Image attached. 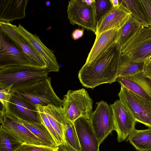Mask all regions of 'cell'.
<instances>
[{
  "label": "cell",
  "mask_w": 151,
  "mask_h": 151,
  "mask_svg": "<svg viewBox=\"0 0 151 151\" xmlns=\"http://www.w3.org/2000/svg\"><path fill=\"white\" fill-rule=\"evenodd\" d=\"M112 110L114 129L119 142L125 140L133 132L137 122L132 114L121 102L117 100L110 105Z\"/></svg>",
  "instance_id": "8fae6325"
},
{
  "label": "cell",
  "mask_w": 151,
  "mask_h": 151,
  "mask_svg": "<svg viewBox=\"0 0 151 151\" xmlns=\"http://www.w3.org/2000/svg\"><path fill=\"white\" fill-rule=\"evenodd\" d=\"M21 65L38 66L12 39L0 29V69Z\"/></svg>",
  "instance_id": "ba28073f"
},
{
  "label": "cell",
  "mask_w": 151,
  "mask_h": 151,
  "mask_svg": "<svg viewBox=\"0 0 151 151\" xmlns=\"http://www.w3.org/2000/svg\"><path fill=\"white\" fill-rule=\"evenodd\" d=\"M49 70L38 66L15 65L0 69V88L10 91L24 89L47 77Z\"/></svg>",
  "instance_id": "7a4b0ae2"
},
{
  "label": "cell",
  "mask_w": 151,
  "mask_h": 151,
  "mask_svg": "<svg viewBox=\"0 0 151 151\" xmlns=\"http://www.w3.org/2000/svg\"><path fill=\"white\" fill-rule=\"evenodd\" d=\"M28 0H0V21L10 22L25 17Z\"/></svg>",
  "instance_id": "d6986e66"
},
{
  "label": "cell",
  "mask_w": 151,
  "mask_h": 151,
  "mask_svg": "<svg viewBox=\"0 0 151 151\" xmlns=\"http://www.w3.org/2000/svg\"><path fill=\"white\" fill-rule=\"evenodd\" d=\"M117 80L121 86L151 101V78L143 71Z\"/></svg>",
  "instance_id": "e0dca14e"
},
{
  "label": "cell",
  "mask_w": 151,
  "mask_h": 151,
  "mask_svg": "<svg viewBox=\"0 0 151 151\" xmlns=\"http://www.w3.org/2000/svg\"><path fill=\"white\" fill-rule=\"evenodd\" d=\"M14 151H59V147H52L23 143Z\"/></svg>",
  "instance_id": "f546056e"
},
{
  "label": "cell",
  "mask_w": 151,
  "mask_h": 151,
  "mask_svg": "<svg viewBox=\"0 0 151 151\" xmlns=\"http://www.w3.org/2000/svg\"><path fill=\"white\" fill-rule=\"evenodd\" d=\"M145 63L144 62L134 63L128 57L121 53L118 77L128 76L143 71Z\"/></svg>",
  "instance_id": "d4e9b609"
},
{
  "label": "cell",
  "mask_w": 151,
  "mask_h": 151,
  "mask_svg": "<svg viewBox=\"0 0 151 151\" xmlns=\"http://www.w3.org/2000/svg\"><path fill=\"white\" fill-rule=\"evenodd\" d=\"M35 106L38 118L40 122L48 130L55 141L57 146L59 147L61 145L64 143L50 123L45 112L43 106L38 104L36 105Z\"/></svg>",
  "instance_id": "83f0119b"
},
{
  "label": "cell",
  "mask_w": 151,
  "mask_h": 151,
  "mask_svg": "<svg viewBox=\"0 0 151 151\" xmlns=\"http://www.w3.org/2000/svg\"><path fill=\"white\" fill-rule=\"evenodd\" d=\"M0 126L23 144L46 146L42 141L8 111L0 112Z\"/></svg>",
  "instance_id": "30bf717a"
},
{
  "label": "cell",
  "mask_w": 151,
  "mask_h": 151,
  "mask_svg": "<svg viewBox=\"0 0 151 151\" xmlns=\"http://www.w3.org/2000/svg\"><path fill=\"white\" fill-rule=\"evenodd\" d=\"M43 106L51 125L64 143L65 141L63 123L65 116L62 107L51 104Z\"/></svg>",
  "instance_id": "ffe728a7"
},
{
  "label": "cell",
  "mask_w": 151,
  "mask_h": 151,
  "mask_svg": "<svg viewBox=\"0 0 151 151\" xmlns=\"http://www.w3.org/2000/svg\"><path fill=\"white\" fill-rule=\"evenodd\" d=\"M76 132L80 151H99L100 144L88 119L83 117L73 123Z\"/></svg>",
  "instance_id": "2e32d148"
},
{
  "label": "cell",
  "mask_w": 151,
  "mask_h": 151,
  "mask_svg": "<svg viewBox=\"0 0 151 151\" xmlns=\"http://www.w3.org/2000/svg\"><path fill=\"white\" fill-rule=\"evenodd\" d=\"M63 101L62 108L68 119L74 123L81 117L89 119L93 112V101L85 89L68 90Z\"/></svg>",
  "instance_id": "277c9868"
},
{
  "label": "cell",
  "mask_w": 151,
  "mask_h": 151,
  "mask_svg": "<svg viewBox=\"0 0 151 151\" xmlns=\"http://www.w3.org/2000/svg\"><path fill=\"white\" fill-rule=\"evenodd\" d=\"M95 0H71L67 7L68 17L72 25H77L82 29L95 34L97 22Z\"/></svg>",
  "instance_id": "5b68a950"
},
{
  "label": "cell",
  "mask_w": 151,
  "mask_h": 151,
  "mask_svg": "<svg viewBox=\"0 0 151 151\" xmlns=\"http://www.w3.org/2000/svg\"><path fill=\"white\" fill-rule=\"evenodd\" d=\"M95 6L97 23L113 7L110 0H95Z\"/></svg>",
  "instance_id": "f1b7e54d"
},
{
  "label": "cell",
  "mask_w": 151,
  "mask_h": 151,
  "mask_svg": "<svg viewBox=\"0 0 151 151\" xmlns=\"http://www.w3.org/2000/svg\"><path fill=\"white\" fill-rule=\"evenodd\" d=\"M11 92L8 111L23 120L40 122L38 118L36 106Z\"/></svg>",
  "instance_id": "ac0fdd59"
},
{
  "label": "cell",
  "mask_w": 151,
  "mask_h": 151,
  "mask_svg": "<svg viewBox=\"0 0 151 151\" xmlns=\"http://www.w3.org/2000/svg\"><path fill=\"white\" fill-rule=\"evenodd\" d=\"M131 12V16L140 22L145 27L151 26L147 12L141 0H121Z\"/></svg>",
  "instance_id": "603a6c76"
},
{
  "label": "cell",
  "mask_w": 151,
  "mask_h": 151,
  "mask_svg": "<svg viewBox=\"0 0 151 151\" xmlns=\"http://www.w3.org/2000/svg\"><path fill=\"white\" fill-rule=\"evenodd\" d=\"M118 96L136 122L151 127V101L122 86Z\"/></svg>",
  "instance_id": "52a82bcc"
},
{
  "label": "cell",
  "mask_w": 151,
  "mask_h": 151,
  "mask_svg": "<svg viewBox=\"0 0 151 151\" xmlns=\"http://www.w3.org/2000/svg\"><path fill=\"white\" fill-rule=\"evenodd\" d=\"M46 4L47 6H49L50 4V2H48V1H47L46 3Z\"/></svg>",
  "instance_id": "8d00e7d4"
},
{
  "label": "cell",
  "mask_w": 151,
  "mask_h": 151,
  "mask_svg": "<svg viewBox=\"0 0 151 151\" xmlns=\"http://www.w3.org/2000/svg\"><path fill=\"white\" fill-rule=\"evenodd\" d=\"M63 124L65 142L77 150L80 151L79 142L73 123L68 119L65 116Z\"/></svg>",
  "instance_id": "4316f807"
},
{
  "label": "cell",
  "mask_w": 151,
  "mask_h": 151,
  "mask_svg": "<svg viewBox=\"0 0 151 151\" xmlns=\"http://www.w3.org/2000/svg\"><path fill=\"white\" fill-rule=\"evenodd\" d=\"M141 1L147 12L151 23V0H141Z\"/></svg>",
  "instance_id": "1f68e13d"
},
{
  "label": "cell",
  "mask_w": 151,
  "mask_h": 151,
  "mask_svg": "<svg viewBox=\"0 0 151 151\" xmlns=\"http://www.w3.org/2000/svg\"><path fill=\"white\" fill-rule=\"evenodd\" d=\"M127 141L139 151L151 149V127L144 130L135 129Z\"/></svg>",
  "instance_id": "cb8c5ba5"
},
{
  "label": "cell",
  "mask_w": 151,
  "mask_h": 151,
  "mask_svg": "<svg viewBox=\"0 0 151 151\" xmlns=\"http://www.w3.org/2000/svg\"><path fill=\"white\" fill-rule=\"evenodd\" d=\"M120 4L112 7L97 23L96 37L111 29H120L131 16V12L119 0Z\"/></svg>",
  "instance_id": "5bb4252c"
},
{
  "label": "cell",
  "mask_w": 151,
  "mask_h": 151,
  "mask_svg": "<svg viewBox=\"0 0 151 151\" xmlns=\"http://www.w3.org/2000/svg\"><path fill=\"white\" fill-rule=\"evenodd\" d=\"M97 107L88 119L100 144L114 129L112 110L104 101L97 102Z\"/></svg>",
  "instance_id": "9c48e42d"
},
{
  "label": "cell",
  "mask_w": 151,
  "mask_h": 151,
  "mask_svg": "<svg viewBox=\"0 0 151 151\" xmlns=\"http://www.w3.org/2000/svg\"><path fill=\"white\" fill-rule=\"evenodd\" d=\"M22 144L0 126V151H14Z\"/></svg>",
  "instance_id": "484cf974"
},
{
  "label": "cell",
  "mask_w": 151,
  "mask_h": 151,
  "mask_svg": "<svg viewBox=\"0 0 151 151\" xmlns=\"http://www.w3.org/2000/svg\"><path fill=\"white\" fill-rule=\"evenodd\" d=\"M121 54L117 44L90 66L83 65L78 74L80 83L86 88L93 89L103 84L115 82Z\"/></svg>",
  "instance_id": "6da1fadb"
},
{
  "label": "cell",
  "mask_w": 151,
  "mask_h": 151,
  "mask_svg": "<svg viewBox=\"0 0 151 151\" xmlns=\"http://www.w3.org/2000/svg\"><path fill=\"white\" fill-rule=\"evenodd\" d=\"M17 28L19 33L45 62L49 72L59 71L60 66L54 54V51L48 48L39 36L28 32L21 24H19Z\"/></svg>",
  "instance_id": "4fadbf2b"
},
{
  "label": "cell",
  "mask_w": 151,
  "mask_h": 151,
  "mask_svg": "<svg viewBox=\"0 0 151 151\" xmlns=\"http://www.w3.org/2000/svg\"><path fill=\"white\" fill-rule=\"evenodd\" d=\"M134 63L151 61V27H145L121 49Z\"/></svg>",
  "instance_id": "8992f818"
},
{
  "label": "cell",
  "mask_w": 151,
  "mask_h": 151,
  "mask_svg": "<svg viewBox=\"0 0 151 151\" xmlns=\"http://www.w3.org/2000/svg\"><path fill=\"white\" fill-rule=\"evenodd\" d=\"M143 72L147 76L151 78V61L145 63Z\"/></svg>",
  "instance_id": "e575fe53"
},
{
  "label": "cell",
  "mask_w": 151,
  "mask_h": 151,
  "mask_svg": "<svg viewBox=\"0 0 151 151\" xmlns=\"http://www.w3.org/2000/svg\"><path fill=\"white\" fill-rule=\"evenodd\" d=\"M110 1L113 7H117L120 4L119 0H110Z\"/></svg>",
  "instance_id": "d590c367"
},
{
  "label": "cell",
  "mask_w": 151,
  "mask_h": 151,
  "mask_svg": "<svg viewBox=\"0 0 151 151\" xmlns=\"http://www.w3.org/2000/svg\"><path fill=\"white\" fill-rule=\"evenodd\" d=\"M17 27L10 22L0 21V29L12 39L32 62L40 67L47 68L45 62L19 33Z\"/></svg>",
  "instance_id": "9a60e30c"
},
{
  "label": "cell",
  "mask_w": 151,
  "mask_h": 151,
  "mask_svg": "<svg viewBox=\"0 0 151 151\" xmlns=\"http://www.w3.org/2000/svg\"><path fill=\"white\" fill-rule=\"evenodd\" d=\"M141 151H151V149L147 150Z\"/></svg>",
  "instance_id": "74e56055"
},
{
  "label": "cell",
  "mask_w": 151,
  "mask_h": 151,
  "mask_svg": "<svg viewBox=\"0 0 151 151\" xmlns=\"http://www.w3.org/2000/svg\"><path fill=\"white\" fill-rule=\"evenodd\" d=\"M59 151H78L65 142L59 146Z\"/></svg>",
  "instance_id": "d6a6232c"
},
{
  "label": "cell",
  "mask_w": 151,
  "mask_h": 151,
  "mask_svg": "<svg viewBox=\"0 0 151 151\" xmlns=\"http://www.w3.org/2000/svg\"><path fill=\"white\" fill-rule=\"evenodd\" d=\"M84 34V30L76 29L72 33V37L74 40H76L82 37Z\"/></svg>",
  "instance_id": "836d02e7"
},
{
  "label": "cell",
  "mask_w": 151,
  "mask_h": 151,
  "mask_svg": "<svg viewBox=\"0 0 151 151\" xmlns=\"http://www.w3.org/2000/svg\"><path fill=\"white\" fill-rule=\"evenodd\" d=\"M120 29L107 31L96 37L94 44L83 66H90L117 44Z\"/></svg>",
  "instance_id": "7c38bea8"
},
{
  "label": "cell",
  "mask_w": 151,
  "mask_h": 151,
  "mask_svg": "<svg viewBox=\"0 0 151 151\" xmlns=\"http://www.w3.org/2000/svg\"><path fill=\"white\" fill-rule=\"evenodd\" d=\"M30 104L45 106L52 104L62 107L63 100L56 94L51 84V77H47L32 86L11 91Z\"/></svg>",
  "instance_id": "3957f363"
},
{
  "label": "cell",
  "mask_w": 151,
  "mask_h": 151,
  "mask_svg": "<svg viewBox=\"0 0 151 151\" xmlns=\"http://www.w3.org/2000/svg\"><path fill=\"white\" fill-rule=\"evenodd\" d=\"M13 115L22 124L42 141L46 146L52 147H58L52 136L42 124L41 122H35L24 120Z\"/></svg>",
  "instance_id": "7402d4cb"
},
{
  "label": "cell",
  "mask_w": 151,
  "mask_h": 151,
  "mask_svg": "<svg viewBox=\"0 0 151 151\" xmlns=\"http://www.w3.org/2000/svg\"><path fill=\"white\" fill-rule=\"evenodd\" d=\"M10 86L6 88H0V101L3 106L0 111L6 113L9 111V105L11 96Z\"/></svg>",
  "instance_id": "4dcf8cb0"
},
{
  "label": "cell",
  "mask_w": 151,
  "mask_h": 151,
  "mask_svg": "<svg viewBox=\"0 0 151 151\" xmlns=\"http://www.w3.org/2000/svg\"><path fill=\"white\" fill-rule=\"evenodd\" d=\"M144 27L131 16L120 28L117 44L121 49Z\"/></svg>",
  "instance_id": "44dd1931"
}]
</instances>
